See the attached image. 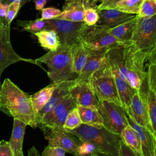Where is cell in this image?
Instances as JSON below:
<instances>
[{
  "instance_id": "obj_1",
  "label": "cell",
  "mask_w": 156,
  "mask_h": 156,
  "mask_svg": "<svg viewBox=\"0 0 156 156\" xmlns=\"http://www.w3.org/2000/svg\"><path fill=\"white\" fill-rule=\"evenodd\" d=\"M147 58V55L138 50L132 41L112 46L105 53L106 60L118 68L135 91L146 74L144 66Z\"/></svg>"
},
{
  "instance_id": "obj_2",
  "label": "cell",
  "mask_w": 156,
  "mask_h": 156,
  "mask_svg": "<svg viewBox=\"0 0 156 156\" xmlns=\"http://www.w3.org/2000/svg\"><path fill=\"white\" fill-rule=\"evenodd\" d=\"M0 102L1 111L34 129L37 127L30 95L8 78L5 79L1 83Z\"/></svg>"
},
{
  "instance_id": "obj_3",
  "label": "cell",
  "mask_w": 156,
  "mask_h": 156,
  "mask_svg": "<svg viewBox=\"0 0 156 156\" xmlns=\"http://www.w3.org/2000/svg\"><path fill=\"white\" fill-rule=\"evenodd\" d=\"M35 61L38 65V63H43L47 66L51 83L75 81L77 77L72 69L71 46L60 44L55 51H49Z\"/></svg>"
},
{
  "instance_id": "obj_4",
  "label": "cell",
  "mask_w": 156,
  "mask_h": 156,
  "mask_svg": "<svg viewBox=\"0 0 156 156\" xmlns=\"http://www.w3.org/2000/svg\"><path fill=\"white\" fill-rule=\"evenodd\" d=\"M81 141H87L94 145L98 151L111 156H118L120 147L121 138L105 127H95L82 124L70 132Z\"/></svg>"
},
{
  "instance_id": "obj_5",
  "label": "cell",
  "mask_w": 156,
  "mask_h": 156,
  "mask_svg": "<svg viewBox=\"0 0 156 156\" xmlns=\"http://www.w3.org/2000/svg\"><path fill=\"white\" fill-rule=\"evenodd\" d=\"M90 84L98 101H107L122 106L111 68L105 58L91 76Z\"/></svg>"
},
{
  "instance_id": "obj_6",
  "label": "cell",
  "mask_w": 156,
  "mask_h": 156,
  "mask_svg": "<svg viewBox=\"0 0 156 156\" xmlns=\"http://www.w3.org/2000/svg\"><path fill=\"white\" fill-rule=\"evenodd\" d=\"M131 41L148 57L156 50V15L149 17L138 16Z\"/></svg>"
},
{
  "instance_id": "obj_7",
  "label": "cell",
  "mask_w": 156,
  "mask_h": 156,
  "mask_svg": "<svg viewBox=\"0 0 156 156\" xmlns=\"http://www.w3.org/2000/svg\"><path fill=\"white\" fill-rule=\"evenodd\" d=\"M108 29L109 28L102 24L88 26L85 23L80 31L79 40L90 50L109 48L121 44L108 32Z\"/></svg>"
},
{
  "instance_id": "obj_8",
  "label": "cell",
  "mask_w": 156,
  "mask_h": 156,
  "mask_svg": "<svg viewBox=\"0 0 156 156\" xmlns=\"http://www.w3.org/2000/svg\"><path fill=\"white\" fill-rule=\"evenodd\" d=\"M98 109L101 115L103 127L108 131L120 135L122 130L129 124L124 108L114 102L99 101Z\"/></svg>"
},
{
  "instance_id": "obj_9",
  "label": "cell",
  "mask_w": 156,
  "mask_h": 156,
  "mask_svg": "<svg viewBox=\"0 0 156 156\" xmlns=\"http://www.w3.org/2000/svg\"><path fill=\"white\" fill-rule=\"evenodd\" d=\"M148 89V81L146 77L141 80L138 90L132 96L130 105L131 114L127 115L132 118L138 125L147 128L156 138V134L153 132L151 126L148 115L147 106Z\"/></svg>"
},
{
  "instance_id": "obj_10",
  "label": "cell",
  "mask_w": 156,
  "mask_h": 156,
  "mask_svg": "<svg viewBox=\"0 0 156 156\" xmlns=\"http://www.w3.org/2000/svg\"><path fill=\"white\" fill-rule=\"evenodd\" d=\"M77 106V104L72 97L69 94H67L51 112L43 117L37 127L40 129L56 128L63 130V126L68 115Z\"/></svg>"
},
{
  "instance_id": "obj_11",
  "label": "cell",
  "mask_w": 156,
  "mask_h": 156,
  "mask_svg": "<svg viewBox=\"0 0 156 156\" xmlns=\"http://www.w3.org/2000/svg\"><path fill=\"white\" fill-rule=\"evenodd\" d=\"M48 30H55L60 39L61 45L72 46L79 41L80 30L84 22H74L62 19L48 20Z\"/></svg>"
},
{
  "instance_id": "obj_12",
  "label": "cell",
  "mask_w": 156,
  "mask_h": 156,
  "mask_svg": "<svg viewBox=\"0 0 156 156\" xmlns=\"http://www.w3.org/2000/svg\"><path fill=\"white\" fill-rule=\"evenodd\" d=\"M41 130L49 146L61 147L74 156L77 155V149L81 141L73 134L56 128H43Z\"/></svg>"
},
{
  "instance_id": "obj_13",
  "label": "cell",
  "mask_w": 156,
  "mask_h": 156,
  "mask_svg": "<svg viewBox=\"0 0 156 156\" xmlns=\"http://www.w3.org/2000/svg\"><path fill=\"white\" fill-rule=\"evenodd\" d=\"M10 34V25H5L0 37V79L5 69L15 63L25 61L37 65L35 60L24 58L14 51L11 44Z\"/></svg>"
},
{
  "instance_id": "obj_14",
  "label": "cell",
  "mask_w": 156,
  "mask_h": 156,
  "mask_svg": "<svg viewBox=\"0 0 156 156\" xmlns=\"http://www.w3.org/2000/svg\"><path fill=\"white\" fill-rule=\"evenodd\" d=\"M69 94L77 105L98 108L99 101L90 83H76L70 88Z\"/></svg>"
},
{
  "instance_id": "obj_15",
  "label": "cell",
  "mask_w": 156,
  "mask_h": 156,
  "mask_svg": "<svg viewBox=\"0 0 156 156\" xmlns=\"http://www.w3.org/2000/svg\"><path fill=\"white\" fill-rule=\"evenodd\" d=\"M108 48L99 50H90L87 62L77 76L76 83H90L92 75L101 66Z\"/></svg>"
},
{
  "instance_id": "obj_16",
  "label": "cell",
  "mask_w": 156,
  "mask_h": 156,
  "mask_svg": "<svg viewBox=\"0 0 156 156\" xmlns=\"http://www.w3.org/2000/svg\"><path fill=\"white\" fill-rule=\"evenodd\" d=\"M128 124L135 131L141 143L143 156H155L156 138L146 127L138 125L127 115Z\"/></svg>"
},
{
  "instance_id": "obj_17",
  "label": "cell",
  "mask_w": 156,
  "mask_h": 156,
  "mask_svg": "<svg viewBox=\"0 0 156 156\" xmlns=\"http://www.w3.org/2000/svg\"><path fill=\"white\" fill-rule=\"evenodd\" d=\"M94 2H96V0H65L62 13L57 19L74 22H83L85 7Z\"/></svg>"
},
{
  "instance_id": "obj_18",
  "label": "cell",
  "mask_w": 156,
  "mask_h": 156,
  "mask_svg": "<svg viewBox=\"0 0 156 156\" xmlns=\"http://www.w3.org/2000/svg\"><path fill=\"white\" fill-rule=\"evenodd\" d=\"M75 83V81L63 82L57 84L51 97L43 107L36 114L35 119L38 124L41 121L43 117L47 113L51 112L62 99L69 94L70 88Z\"/></svg>"
},
{
  "instance_id": "obj_19",
  "label": "cell",
  "mask_w": 156,
  "mask_h": 156,
  "mask_svg": "<svg viewBox=\"0 0 156 156\" xmlns=\"http://www.w3.org/2000/svg\"><path fill=\"white\" fill-rule=\"evenodd\" d=\"M98 12L101 21L100 24L108 28L113 27L136 15L115 8L99 9L98 10Z\"/></svg>"
},
{
  "instance_id": "obj_20",
  "label": "cell",
  "mask_w": 156,
  "mask_h": 156,
  "mask_svg": "<svg viewBox=\"0 0 156 156\" xmlns=\"http://www.w3.org/2000/svg\"><path fill=\"white\" fill-rule=\"evenodd\" d=\"M138 15L129 19L121 24L108 29V32L121 43L131 41L135 27L137 21Z\"/></svg>"
},
{
  "instance_id": "obj_21",
  "label": "cell",
  "mask_w": 156,
  "mask_h": 156,
  "mask_svg": "<svg viewBox=\"0 0 156 156\" xmlns=\"http://www.w3.org/2000/svg\"><path fill=\"white\" fill-rule=\"evenodd\" d=\"M27 126L24 122L17 119H13L12 131L9 142L15 156H24L23 143Z\"/></svg>"
},
{
  "instance_id": "obj_22",
  "label": "cell",
  "mask_w": 156,
  "mask_h": 156,
  "mask_svg": "<svg viewBox=\"0 0 156 156\" xmlns=\"http://www.w3.org/2000/svg\"><path fill=\"white\" fill-rule=\"evenodd\" d=\"M90 50L79 40L71 46V62L73 72L79 76L83 68L89 55Z\"/></svg>"
},
{
  "instance_id": "obj_23",
  "label": "cell",
  "mask_w": 156,
  "mask_h": 156,
  "mask_svg": "<svg viewBox=\"0 0 156 156\" xmlns=\"http://www.w3.org/2000/svg\"><path fill=\"white\" fill-rule=\"evenodd\" d=\"M77 108L82 124L98 128L103 127L102 120L98 108L77 105Z\"/></svg>"
},
{
  "instance_id": "obj_24",
  "label": "cell",
  "mask_w": 156,
  "mask_h": 156,
  "mask_svg": "<svg viewBox=\"0 0 156 156\" xmlns=\"http://www.w3.org/2000/svg\"><path fill=\"white\" fill-rule=\"evenodd\" d=\"M57 86V84L51 83L37 93L30 96L32 108L35 115L48 102Z\"/></svg>"
},
{
  "instance_id": "obj_25",
  "label": "cell",
  "mask_w": 156,
  "mask_h": 156,
  "mask_svg": "<svg viewBox=\"0 0 156 156\" xmlns=\"http://www.w3.org/2000/svg\"><path fill=\"white\" fill-rule=\"evenodd\" d=\"M121 140L130 147L137 156H143L140 140L133 129L128 124L119 135Z\"/></svg>"
},
{
  "instance_id": "obj_26",
  "label": "cell",
  "mask_w": 156,
  "mask_h": 156,
  "mask_svg": "<svg viewBox=\"0 0 156 156\" xmlns=\"http://www.w3.org/2000/svg\"><path fill=\"white\" fill-rule=\"evenodd\" d=\"M34 35L37 37L40 46L44 49L55 51L60 46L59 37L54 30H43Z\"/></svg>"
},
{
  "instance_id": "obj_27",
  "label": "cell",
  "mask_w": 156,
  "mask_h": 156,
  "mask_svg": "<svg viewBox=\"0 0 156 156\" xmlns=\"http://www.w3.org/2000/svg\"><path fill=\"white\" fill-rule=\"evenodd\" d=\"M16 23L23 30L30 32L33 34L43 30H48L49 27L48 21L42 20L41 18L32 21H18Z\"/></svg>"
},
{
  "instance_id": "obj_28",
  "label": "cell",
  "mask_w": 156,
  "mask_h": 156,
  "mask_svg": "<svg viewBox=\"0 0 156 156\" xmlns=\"http://www.w3.org/2000/svg\"><path fill=\"white\" fill-rule=\"evenodd\" d=\"M143 0H119L113 5V8L122 12L138 15L141 3Z\"/></svg>"
},
{
  "instance_id": "obj_29",
  "label": "cell",
  "mask_w": 156,
  "mask_h": 156,
  "mask_svg": "<svg viewBox=\"0 0 156 156\" xmlns=\"http://www.w3.org/2000/svg\"><path fill=\"white\" fill-rule=\"evenodd\" d=\"M82 124L79 113L77 107L72 110L68 115L64 124L63 130L67 132H70L73 129L78 127Z\"/></svg>"
},
{
  "instance_id": "obj_30",
  "label": "cell",
  "mask_w": 156,
  "mask_h": 156,
  "mask_svg": "<svg viewBox=\"0 0 156 156\" xmlns=\"http://www.w3.org/2000/svg\"><path fill=\"white\" fill-rule=\"evenodd\" d=\"M95 2L88 4L84 10L83 22L88 26L96 24L99 20V16Z\"/></svg>"
},
{
  "instance_id": "obj_31",
  "label": "cell",
  "mask_w": 156,
  "mask_h": 156,
  "mask_svg": "<svg viewBox=\"0 0 156 156\" xmlns=\"http://www.w3.org/2000/svg\"><path fill=\"white\" fill-rule=\"evenodd\" d=\"M154 15H156V0H143L137 15L149 17Z\"/></svg>"
},
{
  "instance_id": "obj_32",
  "label": "cell",
  "mask_w": 156,
  "mask_h": 156,
  "mask_svg": "<svg viewBox=\"0 0 156 156\" xmlns=\"http://www.w3.org/2000/svg\"><path fill=\"white\" fill-rule=\"evenodd\" d=\"M98 151L96 146L91 143L81 141L77 149V155L94 154Z\"/></svg>"
},
{
  "instance_id": "obj_33",
  "label": "cell",
  "mask_w": 156,
  "mask_h": 156,
  "mask_svg": "<svg viewBox=\"0 0 156 156\" xmlns=\"http://www.w3.org/2000/svg\"><path fill=\"white\" fill-rule=\"evenodd\" d=\"M41 10V19L44 20L57 18L61 13L62 10L55 7L43 8Z\"/></svg>"
},
{
  "instance_id": "obj_34",
  "label": "cell",
  "mask_w": 156,
  "mask_h": 156,
  "mask_svg": "<svg viewBox=\"0 0 156 156\" xmlns=\"http://www.w3.org/2000/svg\"><path fill=\"white\" fill-rule=\"evenodd\" d=\"M66 151L59 147L46 146L41 152V156H65Z\"/></svg>"
},
{
  "instance_id": "obj_35",
  "label": "cell",
  "mask_w": 156,
  "mask_h": 156,
  "mask_svg": "<svg viewBox=\"0 0 156 156\" xmlns=\"http://www.w3.org/2000/svg\"><path fill=\"white\" fill-rule=\"evenodd\" d=\"M21 7V5L20 3L16 2H13L9 5V8L5 16V21L9 25H10Z\"/></svg>"
},
{
  "instance_id": "obj_36",
  "label": "cell",
  "mask_w": 156,
  "mask_h": 156,
  "mask_svg": "<svg viewBox=\"0 0 156 156\" xmlns=\"http://www.w3.org/2000/svg\"><path fill=\"white\" fill-rule=\"evenodd\" d=\"M0 156H14L9 141L4 140L0 141Z\"/></svg>"
},
{
  "instance_id": "obj_37",
  "label": "cell",
  "mask_w": 156,
  "mask_h": 156,
  "mask_svg": "<svg viewBox=\"0 0 156 156\" xmlns=\"http://www.w3.org/2000/svg\"><path fill=\"white\" fill-rule=\"evenodd\" d=\"M118 156H137V155L134 153V152L130 147H129L121 140L120 147H119Z\"/></svg>"
},
{
  "instance_id": "obj_38",
  "label": "cell",
  "mask_w": 156,
  "mask_h": 156,
  "mask_svg": "<svg viewBox=\"0 0 156 156\" xmlns=\"http://www.w3.org/2000/svg\"><path fill=\"white\" fill-rule=\"evenodd\" d=\"M9 8V5L4 4L0 0V24L2 25H9L5 21V16Z\"/></svg>"
},
{
  "instance_id": "obj_39",
  "label": "cell",
  "mask_w": 156,
  "mask_h": 156,
  "mask_svg": "<svg viewBox=\"0 0 156 156\" xmlns=\"http://www.w3.org/2000/svg\"><path fill=\"white\" fill-rule=\"evenodd\" d=\"M119 0H96V2H101V4L97 6V9H104L113 8V5Z\"/></svg>"
},
{
  "instance_id": "obj_40",
  "label": "cell",
  "mask_w": 156,
  "mask_h": 156,
  "mask_svg": "<svg viewBox=\"0 0 156 156\" xmlns=\"http://www.w3.org/2000/svg\"><path fill=\"white\" fill-rule=\"evenodd\" d=\"M35 7L37 10H41L43 9L47 2V0H35Z\"/></svg>"
},
{
  "instance_id": "obj_41",
  "label": "cell",
  "mask_w": 156,
  "mask_h": 156,
  "mask_svg": "<svg viewBox=\"0 0 156 156\" xmlns=\"http://www.w3.org/2000/svg\"><path fill=\"white\" fill-rule=\"evenodd\" d=\"M2 2L4 3V4H7L8 5H9L11 3L13 2H16V3H20L21 5L22 6L24 3H26L27 1H29V0H1Z\"/></svg>"
},
{
  "instance_id": "obj_42",
  "label": "cell",
  "mask_w": 156,
  "mask_h": 156,
  "mask_svg": "<svg viewBox=\"0 0 156 156\" xmlns=\"http://www.w3.org/2000/svg\"><path fill=\"white\" fill-rule=\"evenodd\" d=\"M27 156H41L35 146H32L28 151Z\"/></svg>"
},
{
  "instance_id": "obj_43",
  "label": "cell",
  "mask_w": 156,
  "mask_h": 156,
  "mask_svg": "<svg viewBox=\"0 0 156 156\" xmlns=\"http://www.w3.org/2000/svg\"><path fill=\"white\" fill-rule=\"evenodd\" d=\"M96 154L98 156H111L110 155H109L108 154H106V153H104L102 152H99V151H97L96 152Z\"/></svg>"
},
{
  "instance_id": "obj_44",
  "label": "cell",
  "mask_w": 156,
  "mask_h": 156,
  "mask_svg": "<svg viewBox=\"0 0 156 156\" xmlns=\"http://www.w3.org/2000/svg\"><path fill=\"white\" fill-rule=\"evenodd\" d=\"M5 25H2L0 24V37H1V33H2V29H3V27Z\"/></svg>"
},
{
  "instance_id": "obj_45",
  "label": "cell",
  "mask_w": 156,
  "mask_h": 156,
  "mask_svg": "<svg viewBox=\"0 0 156 156\" xmlns=\"http://www.w3.org/2000/svg\"><path fill=\"white\" fill-rule=\"evenodd\" d=\"M93 154H89V155H76V156H93Z\"/></svg>"
},
{
  "instance_id": "obj_46",
  "label": "cell",
  "mask_w": 156,
  "mask_h": 156,
  "mask_svg": "<svg viewBox=\"0 0 156 156\" xmlns=\"http://www.w3.org/2000/svg\"><path fill=\"white\" fill-rule=\"evenodd\" d=\"M93 156H98V155H96V154L95 153V154H94L93 155Z\"/></svg>"
},
{
  "instance_id": "obj_47",
  "label": "cell",
  "mask_w": 156,
  "mask_h": 156,
  "mask_svg": "<svg viewBox=\"0 0 156 156\" xmlns=\"http://www.w3.org/2000/svg\"><path fill=\"white\" fill-rule=\"evenodd\" d=\"M1 102H0V108H1Z\"/></svg>"
},
{
  "instance_id": "obj_48",
  "label": "cell",
  "mask_w": 156,
  "mask_h": 156,
  "mask_svg": "<svg viewBox=\"0 0 156 156\" xmlns=\"http://www.w3.org/2000/svg\"><path fill=\"white\" fill-rule=\"evenodd\" d=\"M1 82H0V89H1Z\"/></svg>"
},
{
  "instance_id": "obj_49",
  "label": "cell",
  "mask_w": 156,
  "mask_h": 156,
  "mask_svg": "<svg viewBox=\"0 0 156 156\" xmlns=\"http://www.w3.org/2000/svg\"><path fill=\"white\" fill-rule=\"evenodd\" d=\"M14 156H15V155H14Z\"/></svg>"
}]
</instances>
